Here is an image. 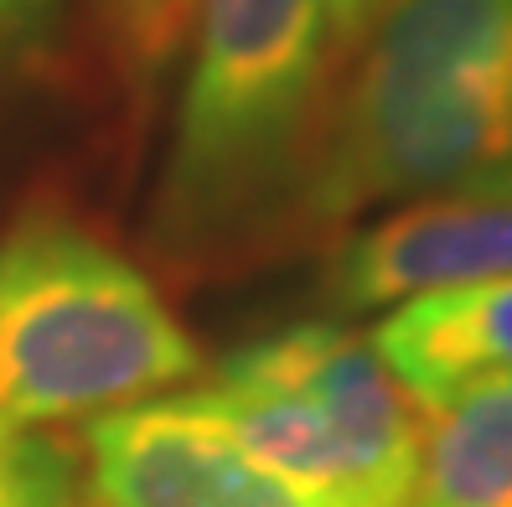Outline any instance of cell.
Returning <instances> with one entry per match:
<instances>
[{
	"label": "cell",
	"mask_w": 512,
	"mask_h": 507,
	"mask_svg": "<svg viewBox=\"0 0 512 507\" xmlns=\"http://www.w3.org/2000/svg\"><path fill=\"white\" fill-rule=\"evenodd\" d=\"M512 187V0H399L331 88L300 171V207H368Z\"/></svg>",
	"instance_id": "1"
},
{
	"label": "cell",
	"mask_w": 512,
	"mask_h": 507,
	"mask_svg": "<svg viewBox=\"0 0 512 507\" xmlns=\"http://www.w3.org/2000/svg\"><path fill=\"white\" fill-rule=\"evenodd\" d=\"M326 0H197L161 182L166 244H213L300 187L337 88Z\"/></svg>",
	"instance_id": "2"
},
{
	"label": "cell",
	"mask_w": 512,
	"mask_h": 507,
	"mask_svg": "<svg viewBox=\"0 0 512 507\" xmlns=\"http://www.w3.org/2000/svg\"><path fill=\"white\" fill-rule=\"evenodd\" d=\"M202 347L130 254L68 218L0 238V420L88 425L202 378Z\"/></svg>",
	"instance_id": "3"
},
{
	"label": "cell",
	"mask_w": 512,
	"mask_h": 507,
	"mask_svg": "<svg viewBox=\"0 0 512 507\" xmlns=\"http://www.w3.org/2000/svg\"><path fill=\"white\" fill-rule=\"evenodd\" d=\"M88 507H326L264 471L192 389L83 425Z\"/></svg>",
	"instance_id": "4"
},
{
	"label": "cell",
	"mask_w": 512,
	"mask_h": 507,
	"mask_svg": "<svg viewBox=\"0 0 512 507\" xmlns=\"http://www.w3.org/2000/svg\"><path fill=\"white\" fill-rule=\"evenodd\" d=\"M306 399L342 451L357 507H409L419 466V409L373 352L368 332L342 321H295L228 352Z\"/></svg>",
	"instance_id": "5"
},
{
	"label": "cell",
	"mask_w": 512,
	"mask_h": 507,
	"mask_svg": "<svg viewBox=\"0 0 512 507\" xmlns=\"http://www.w3.org/2000/svg\"><path fill=\"white\" fill-rule=\"evenodd\" d=\"M512 275V187L440 192L388 207L331 254L337 311H388L425 290Z\"/></svg>",
	"instance_id": "6"
},
{
	"label": "cell",
	"mask_w": 512,
	"mask_h": 507,
	"mask_svg": "<svg viewBox=\"0 0 512 507\" xmlns=\"http://www.w3.org/2000/svg\"><path fill=\"white\" fill-rule=\"evenodd\" d=\"M368 342L414 409L512 378V275L409 295L373 321Z\"/></svg>",
	"instance_id": "7"
},
{
	"label": "cell",
	"mask_w": 512,
	"mask_h": 507,
	"mask_svg": "<svg viewBox=\"0 0 512 507\" xmlns=\"http://www.w3.org/2000/svg\"><path fill=\"white\" fill-rule=\"evenodd\" d=\"M409 507H512V378L419 409Z\"/></svg>",
	"instance_id": "8"
},
{
	"label": "cell",
	"mask_w": 512,
	"mask_h": 507,
	"mask_svg": "<svg viewBox=\"0 0 512 507\" xmlns=\"http://www.w3.org/2000/svg\"><path fill=\"white\" fill-rule=\"evenodd\" d=\"M197 0H88V26L114 83L130 99H150L166 68L182 63Z\"/></svg>",
	"instance_id": "9"
},
{
	"label": "cell",
	"mask_w": 512,
	"mask_h": 507,
	"mask_svg": "<svg viewBox=\"0 0 512 507\" xmlns=\"http://www.w3.org/2000/svg\"><path fill=\"white\" fill-rule=\"evenodd\" d=\"M0 507H88L78 445L0 420Z\"/></svg>",
	"instance_id": "10"
},
{
	"label": "cell",
	"mask_w": 512,
	"mask_h": 507,
	"mask_svg": "<svg viewBox=\"0 0 512 507\" xmlns=\"http://www.w3.org/2000/svg\"><path fill=\"white\" fill-rule=\"evenodd\" d=\"M57 11L63 0H0V63L37 52L52 37Z\"/></svg>",
	"instance_id": "11"
},
{
	"label": "cell",
	"mask_w": 512,
	"mask_h": 507,
	"mask_svg": "<svg viewBox=\"0 0 512 507\" xmlns=\"http://www.w3.org/2000/svg\"><path fill=\"white\" fill-rule=\"evenodd\" d=\"M326 6H331V26H337L342 42H363L399 0H326Z\"/></svg>",
	"instance_id": "12"
}]
</instances>
